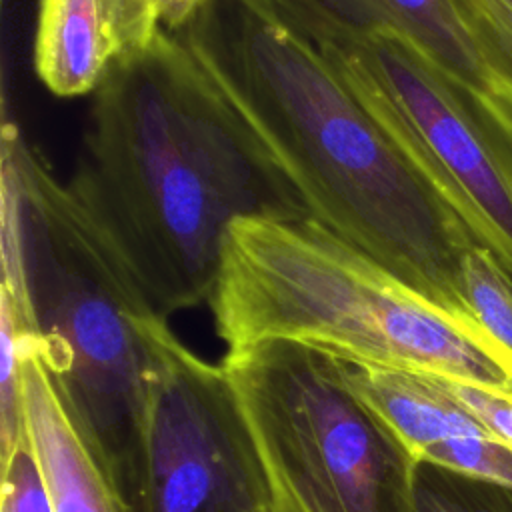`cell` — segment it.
Instances as JSON below:
<instances>
[{
  "mask_svg": "<svg viewBox=\"0 0 512 512\" xmlns=\"http://www.w3.org/2000/svg\"><path fill=\"white\" fill-rule=\"evenodd\" d=\"M178 34L288 178L308 218L368 252L496 348L476 326L462 288V264L478 240L310 38L270 0H206Z\"/></svg>",
  "mask_w": 512,
  "mask_h": 512,
  "instance_id": "obj_1",
  "label": "cell"
},
{
  "mask_svg": "<svg viewBox=\"0 0 512 512\" xmlns=\"http://www.w3.org/2000/svg\"><path fill=\"white\" fill-rule=\"evenodd\" d=\"M68 186L164 318L212 298L232 222L308 218L180 34L168 32L118 58L92 94Z\"/></svg>",
  "mask_w": 512,
  "mask_h": 512,
  "instance_id": "obj_2",
  "label": "cell"
},
{
  "mask_svg": "<svg viewBox=\"0 0 512 512\" xmlns=\"http://www.w3.org/2000/svg\"><path fill=\"white\" fill-rule=\"evenodd\" d=\"M2 170L18 190L36 354L124 512H140L148 374L168 324L124 254L14 122Z\"/></svg>",
  "mask_w": 512,
  "mask_h": 512,
  "instance_id": "obj_3",
  "label": "cell"
},
{
  "mask_svg": "<svg viewBox=\"0 0 512 512\" xmlns=\"http://www.w3.org/2000/svg\"><path fill=\"white\" fill-rule=\"evenodd\" d=\"M228 350L288 340L344 362L410 370L512 402V360L312 218L228 226L214 294Z\"/></svg>",
  "mask_w": 512,
  "mask_h": 512,
  "instance_id": "obj_4",
  "label": "cell"
},
{
  "mask_svg": "<svg viewBox=\"0 0 512 512\" xmlns=\"http://www.w3.org/2000/svg\"><path fill=\"white\" fill-rule=\"evenodd\" d=\"M226 370L268 490V512H412L416 460L350 384L340 358L266 340Z\"/></svg>",
  "mask_w": 512,
  "mask_h": 512,
  "instance_id": "obj_5",
  "label": "cell"
},
{
  "mask_svg": "<svg viewBox=\"0 0 512 512\" xmlns=\"http://www.w3.org/2000/svg\"><path fill=\"white\" fill-rule=\"evenodd\" d=\"M306 38L512 276V108L458 82L392 32Z\"/></svg>",
  "mask_w": 512,
  "mask_h": 512,
  "instance_id": "obj_6",
  "label": "cell"
},
{
  "mask_svg": "<svg viewBox=\"0 0 512 512\" xmlns=\"http://www.w3.org/2000/svg\"><path fill=\"white\" fill-rule=\"evenodd\" d=\"M268 490L226 370L170 326L154 340L140 512H258Z\"/></svg>",
  "mask_w": 512,
  "mask_h": 512,
  "instance_id": "obj_7",
  "label": "cell"
},
{
  "mask_svg": "<svg viewBox=\"0 0 512 512\" xmlns=\"http://www.w3.org/2000/svg\"><path fill=\"white\" fill-rule=\"evenodd\" d=\"M306 36L392 32L446 74L496 98L454 0H270Z\"/></svg>",
  "mask_w": 512,
  "mask_h": 512,
  "instance_id": "obj_8",
  "label": "cell"
},
{
  "mask_svg": "<svg viewBox=\"0 0 512 512\" xmlns=\"http://www.w3.org/2000/svg\"><path fill=\"white\" fill-rule=\"evenodd\" d=\"M24 412L54 512H124L68 420L34 344L24 356Z\"/></svg>",
  "mask_w": 512,
  "mask_h": 512,
  "instance_id": "obj_9",
  "label": "cell"
},
{
  "mask_svg": "<svg viewBox=\"0 0 512 512\" xmlns=\"http://www.w3.org/2000/svg\"><path fill=\"white\" fill-rule=\"evenodd\" d=\"M118 56L110 0H40L34 68L54 96L94 94Z\"/></svg>",
  "mask_w": 512,
  "mask_h": 512,
  "instance_id": "obj_10",
  "label": "cell"
},
{
  "mask_svg": "<svg viewBox=\"0 0 512 512\" xmlns=\"http://www.w3.org/2000/svg\"><path fill=\"white\" fill-rule=\"evenodd\" d=\"M468 310L484 336L512 358V276L484 246L472 248L462 264Z\"/></svg>",
  "mask_w": 512,
  "mask_h": 512,
  "instance_id": "obj_11",
  "label": "cell"
},
{
  "mask_svg": "<svg viewBox=\"0 0 512 512\" xmlns=\"http://www.w3.org/2000/svg\"><path fill=\"white\" fill-rule=\"evenodd\" d=\"M412 512H512V488L418 462Z\"/></svg>",
  "mask_w": 512,
  "mask_h": 512,
  "instance_id": "obj_12",
  "label": "cell"
},
{
  "mask_svg": "<svg viewBox=\"0 0 512 512\" xmlns=\"http://www.w3.org/2000/svg\"><path fill=\"white\" fill-rule=\"evenodd\" d=\"M496 96L512 108V0H454Z\"/></svg>",
  "mask_w": 512,
  "mask_h": 512,
  "instance_id": "obj_13",
  "label": "cell"
},
{
  "mask_svg": "<svg viewBox=\"0 0 512 512\" xmlns=\"http://www.w3.org/2000/svg\"><path fill=\"white\" fill-rule=\"evenodd\" d=\"M30 344H36V338L0 306V462H6L26 436L24 356Z\"/></svg>",
  "mask_w": 512,
  "mask_h": 512,
  "instance_id": "obj_14",
  "label": "cell"
},
{
  "mask_svg": "<svg viewBox=\"0 0 512 512\" xmlns=\"http://www.w3.org/2000/svg\"><path fill=\"white\" fill-rule=\"evenodd\" d=\"M206 0H110L120 56L150 46L160 34L182 32Z\"/></svg>",
  "mask_w": 512,
  "mask_h": 512,
  "instance_id": "obj_15",
  "label": "cell"
},
{
  "mask_svg": "<svg viewBox=\"0 0 512 512\" xmlns=\"http://www.w3.org/2000/svg\"><path fill=\"white\" fill-rule=\"evenodd\" d=\"M0 512H54L50 492L28 434L2 462Z\"/></svg>",
  "mask_w": 512,
  "mask_h": 512,
  "instance_id": "obj_16",
  "label": "cell"
},
{
  "mask_svg": "<svg viewBox=\"0 0 512 512\" xmlns=\"http://www.w3.org/2000/svg\"><path fill=\"white\" fill-rule=\"evenodd\" d=\"M444 380V378H442ZM448 390L484 424L488 426L500 440L512 446V402L504 400L492 392L444 380Z\"/></svg>",
  "mask_w": 512,
  "mask_h": 512,
  "instance_id": "obj_17",
  "label": "cell"
},
{
  "mask_svg": "<svg viewBox=\"0 0 512 512\" xmlns=\"http://www.w3.org/2000/svg\"><path fill=\"white\" fill-rule=\"evenodd\" d=\"M258 512H268V510H258Z\"/></svg>",
  "mask_w": 512,
  "mask_h": 512,
  "instance_id": "obj_18",
  "label": "cell"
}]
</instances>
